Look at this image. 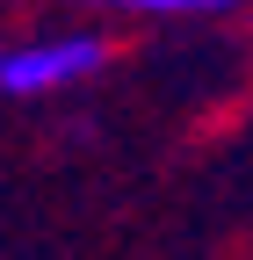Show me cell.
<instances>
[{
	"mask_svg": "<svg viewBox=\"0 0 253 260\" xmlns=\"http://www.w3.org/2000/svg\"><path fill=\"white\" fill-rule=\"evenodd\" d=\"M109 65V44L94 29H58V37H22L0 51V94L8 102H51L73 94L80 80H94Z\"/></svg>",
	"mask_w": 253,
	"mask_h": 260,
	"instance_id": "obj_1",
	"label": "cell"
},
{
	"mask_svg": "<svg viewBox=\"0 0 253 260\" xmlns=\"http://www.w3.org/2000/svg\"><path fill=\"white\" fill-rule=\"evenodd\" d=\"M102 8H131V15H225L239 0H102Z\"/></svg>",
	"mask_w": 253,
	"mask_h": 260,
	"instance_id": "obj_2",
	"label": "cell"
}]
</instances>
